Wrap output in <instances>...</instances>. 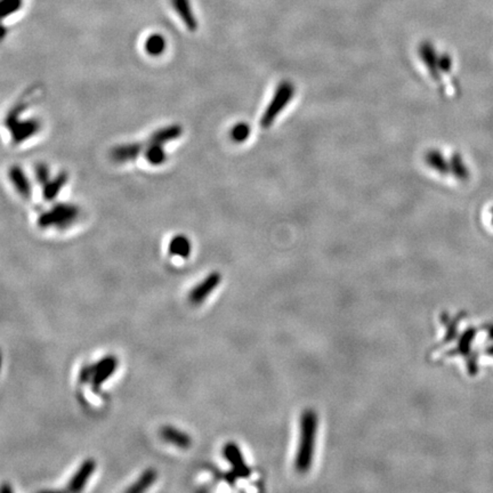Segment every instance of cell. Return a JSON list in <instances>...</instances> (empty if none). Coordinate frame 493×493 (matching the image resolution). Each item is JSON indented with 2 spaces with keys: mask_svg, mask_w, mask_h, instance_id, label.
<instances>
[{
  "mask_svg": "<svg viewBox=\"0 0 493 493\" xmlns=\"http://www.w3.org/2000/svg\"><path fill=\"white\" fill-rule=\"evenodd\" d=\"M317 415L312 409H307L301 417V435L295 467L298 473L304 474L312 467L317 442Z\"/></svg>",
  "mask_w": 493,
  "mask_h": 493,
  "instance_id": "obj_1",
  "label": "cell"
},
{
  "mask_svg": "<svg viewBox=\"0 0 493 493\" xmlns=\"http://www.w3.org/2000/svg\"><path fill=\"white\" fill-rule=\"evenodd\" d=\"M26 106L24 103H17L10 109L5 117V127L10 133V141L14 145H21L26 143L36 135L39 134L43 128V124L38 118H24Z\"/></svg>",
  "mask_w": 493,
  "mask_h": 493,
  "instance_id": "obj_2",
  "label": "cell"
},
{
  "mask_svg": "<svg viewBox=\"0 0 493 493\" xmlns=\"http://www.w3.org/2000/svg\"><path fill=\"white\" fill-rule=\"evenodd\" d=\"M80 217V208L75 203H59L40 214L37 224L40 229L66 230Z\"/></svg>",
  "mask_w": 493,
  "mask_h": 493,
  "instance_id": "obj_3",
  "label": "cell"
},
{
  "mask_svg": "<svg viewBox=\"0 0 493 493\" xmlns=\"http://www.w3.org/2000/svg\"><path fill=\"white\" fill-rule=\"evenodd\" d=\"M295 86L290 82H282L275 91V96L272 98L271 103L265 110L264 115L261 119V126L268 128L275 122V119L281 113L291 98L294 97Z\"/></svg>",
  "mask_w": 493,
  "mask_h": 493,
  "instance_id": "obj_4",
  "label": "cell"
},
{
  "mask_svg": "<svg viewBox=\"0 0 493 493\" xmlns=\"http://www.w3.org/2000/svg\"><path fill=\"white\" fill-rule=\"evenodd\" d=\"M223 454H224L226 461H229L231 466H232L230 476L229 475L226 476L227 482L233 483L235 480L247 478V477L250 476L252 470L248 467V465L245 464L243 454H242L241 450L239 449L238 445L233 443V442L226 443L224 445V449H223Z\"/></svg>",
  "mask_w": 493,
  "mask_h": 493,
  "instance_id": "obj_5",
  "label": "cell"
},
{
  "mask_svg": "<svg viewBox=\"0 0 493 493\" xmlns=\"http://www.w3.org/2000/svg\"><path fill=\"white\" fill-rule=\"evenodd\" d=\"M145 142H127L118 144L110 150V159L119 165L127 164L138 159L144 152Z\"/></svg>",
  "mask_w": 493,
  "mask_h": 493,
  "instance_id": "obj_6",
  "label": "cell"
},
{
  "mask_svg": "<svg viewBox=\"0 0 493 493\" xmlns=\"http://www.w3.org/2000/svg\"><path fill=\"white\" fill-rule=\"evenodd\" d=\"M221 281H222V275L218 272H212L210 275H207L206 278L203 279L199 284H196V287L193 288L189 292V303L193 305L203 304L212 291L218 287Z\"/></svg>",
  "mask_w": 493,
  "mask_h": 493,
  "instance_id": "obj_7",
  "label": "cell"
},
{
  "mask_svg": "<svg viewBox=\"0 0 493 493\" xmlns=\"http://www.w3.org/2000/svg\"><path fill=\"white\" fill-rule=\"evenodd\" d=\"M118 368V360L115 355H106L103 359L93 364L92 384L93 389L97 392L101 389L102 385L115 373Z\"/></svg>",
  "mask_w": 493,
  "mask_h": 493,
  "instance_id": "obj_8",
  "label": "cell"
},
{
  "mask_svg": "<svg viewBox=\"0 0 493 493\" xmlns=\"http://www.w3.org/2000/svg\"><path fill=\"white\" fill-rule=\"evenodd\" d=\"M7 177L10 180V183L13 189L17 191V194L24 198V199L29 200L32 196V184L30 180L29 177L26 175L24 168L20 165H13L8 168L7 171Z\"/></svg>",
  "mask_w": 493,
  "mask_h": 493,
  "instance_id": "obj_9",
  "label": "cell"
},
{
  "mask_svg": "<svg viewBox=\"0 0 493 493\" xmlns=\"http://www.w3.org/2000/svg\"><path fill=\"white\" fill-rule=\"evenodd\" d=\"M95 469H96V463L94 459L89 458V459L82 461V464L79 466L75 475L71 477V480L68 484V490L71 492H79V491L84 490L86 484L94 474Z\"/></svg>",
  "mask_w": 493,
  "mask_h": 493,
  "instance_id": "obj_10",
  "label": "cell"
},
{
  "mask_svg": "<svg viewBox=\"0 0 493 493\" xmlns=\"http://www.w3.org/2000/svg\"><path fill=\"white\" fill-rule=\"evenodd\" d=\"M184 129L180 124H173L165 126V127L158 128L152 134L149 136L147 141L151 143L161 144L166 145L170 142L176 141L183 135Z\"/></svg>",
  "mask_w": 493,
  "mask_h": 493,
  "instance_id": "obj_11",
  "label": "cell"
},
{
  "mask_svg": "<svg viewBox=\"0 0 493 493\" xmlns=\"http://www.w3.org/2000/svg\"><path fill=\"white\" fill-rule=\"evenodd\" d=\"M170 3L173 6L174 10L180 17V21L185 24L189 31H196L198 29V21L193 12L192 6L189 0H170Z\"/></svg>",
  "mask_w": 493,
  "mask_h": 493,
  "instance_id": "obj_12",
  "label": "cell"
},
{
  "mask_svg": "<svg viewBox=\"0 0 493 493\" xmlns=\"http://www.w3.org/2000/svg\"><path fill=\"white\" fill-rule=\"evenodd\" d=\"M160 436L164 441L168 442L170 445L180 447V449H189L192 445V440L185 431H180L178 428L174 426H164L160 429Z\"/></svg>",
  "mask_w": 493,
  "mask_h": 493,
  "instance_id": "obj_13",
  "label": "cell"
},
{
  "mask_svg": "<svg viewBox=\"0 0 493 493\" xmlns=\"http://www.w3.org/2000/svg\"><path fill=\"white\" fill-rule=\"evenodd\" d=\"M68 182H69V174L66 171H59L55 177H50L41 187L44 199L46 201L56 199Z\"/></svg>",
  "mask_w": 493,
  "mask_h": 493,
  "instance_id": "obj_14",
  "label": "cell"
},
{
  "mask_svg": "<svg viewBox=\"0 0 493 493\" xmlns=\"http://www.w3.org/2000/svg\"><path fill=\"white\" fill-rule=\"evenodd\" d=\"M170 255L187 259L192 252V243L187 235L177 234L171 238L168 245Z\"/></svg>",
  "mask_w": 493,
  "mask_h": 493,
  "instance_id": "obj_15",
  "label": "cell"
},
{
  "mask_svg": "<svg viewBox=\"0 0 493 493\" xmlns=\"http://www.w3.org/2000/svg\"><path fill=\"white\" fill-rule=\"evenodd\" d=\"M143 154L147 164L151 166H161L167 161L166 149H165V145H161V144L145 142Z\"/></svg>",
  "mask_w": 493,
  "mask_h": 493,
  "instance_id": "obj_16",
  "label": "cell"
},
{
  "mask_svg": "<svg viewBox=\"0 0 493 493\" xmlns=\"http://www.w3.org/2000/svg\"><path fill=\"white\" fill-rule=\"evenodd\" d=\"M24 0H0V41L5 39L7 29L3 24L6 17L13 15L20 10Z\"/></svg>",
  "mask_w": 493,
  "mask_h": 493,
  "instance_id": "obj_17",
  "label": "cell"
},
{
  "mask_svg": "<svg viewBox=\"0 0 493 493\" xmlns=\"http://www.w3.org/2000/svg\"><path fill=\"white\" fill-rule=\"evenodd\" d=\"M144 49L151 57H159L166 52V38L161 33H152L145 39Z\"/></svg>",
  "mask_w": 493,
  "mask_h": 493,
  "instance_id": "obj_18",
  "label": "cell"
},
{
  "mask_svg": "<svg viewBox=\"0 0 493 493\" xmlns=\"http://www.w3.org/2000/svg\"><path fill=\"white\" fill-rule=\"evenodd\" d=\"M158 474L154 468H147L141 474V476L138 477V480L135 481L134 483L131 484V487H128L126 492L128 493H141L150 489L154 485V482L157 481Z\"/></svg>",
  "mask_w": 493,
  "mask_h": 493,
  "instance_id": "obj_19",
  "label": "cell"
},
{
  "mask_svg": "<svg viewBox=\"0 0 493 493\" xmlns=\"http://www.w3.org/2000/svg\"><path fill=\"white\" fill-rule=\"evenodd\" d=\"M250 131H252V129H250V126L248 124L239 122V124H234V127L231 131V138L236 143H242L245 140H248Z\"/></svg>",
  "mask_w": 493,
  "mask_h": 493,
  "instance_id": "obj_20",
  "label": "cell"
},
{
  "mask_svg": "<svg viewBox=\"0 0 493 493\" xmlns=\"http://www.w3.org/2000/svg\"><path fill=\"white\" fill-rule=\"evenodd\" d=\"M35 177L40 187H43L44 184L46 183L47 180L52 177L48 165L44 164V162H38L35 165Z\"/></svg>",
  "mask_w": 493,
  "mask_h": 493,
  "instance_id": "obj_21",
  "label": "cell"
},
{
  "mask_svg": "<svg viewBox=\"0 0 493 493\" xmlns=\"http://www.w3.org/2000/svg\"><path fill=\"white\" fill-rule=\"evenodd\" d=\"M93 375H94L93 364H87V366H84L82 371H80L79 380H80V382H82V384H87V382H92Z\"/></svg>",
  "mask_w": 493,
  "mask_h": 493,
  "instance_id": "obj_22",
  "label": "cell"
},
{
  "mask_svg": "<svg viewBox=\"0 0 493 493\" xmlns=\"http://www.w3.org/2000/svg\"><path fill=\"white\" fill-rule=\"evenodd\" d=\"M13 492V489L10 487V484L3 483L1 484L0 487V493H12Z\"/></svg>",
  "mask_w": 493,
  "mask_h": 493,
  "instance_id": "obj_23",
  "label": "cell"
},
{
  "mask_svg": "<svg viewBox=\"0 0 493 493\" xmlns=\"http://www.w3.org/2000/svg\"><path fill=\"white\" fill-rule=\"evenodd\" d=\"M0 363H1V361H0Z\"/></svg>",
  "mask_w": 493,
  "mask_h": 493,
  "instance_id": "obj_24",
  "label": "cell"
}]
</instances>
